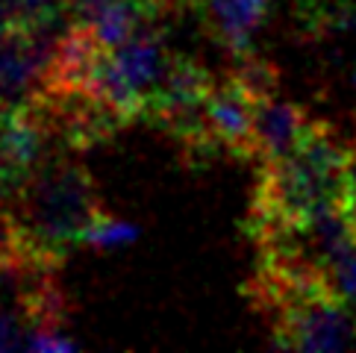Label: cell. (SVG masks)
<instances>
[{"instance_id":"cell-1","label":"cell","mask_w":356,"mask_h":353,"mask_svg":"<svg viewBox=\"0 0 356 353\" xmlns=\"http://www.w3.org/2000/svg\"><path fill=\"white\" fill-rule=\"evenodd\" d=\"M3 206L15 227V247L56 265L74 245H83V236L106 215L92 174L59 154L50 156Z\"/></svg>"},{"instance_id":"cell-2","label":"cell","mask_w":356,"mask_h":353,"mask_svg":"<svg viewBox=\"0 0 356 353\" xmlns=\"http://www.w3.org/2000/svg\"><path fill=\"white\" fill-rule=\"evenodd\" d=\"M341 176L345 150L324 121H312L295 154L259 165L248 230L262 242L280 230L307 224L330 206H339Z\"/></svg>"},{"instance_id":"cell-3","label":"cell","mask_w":356,"mask_h":353,"mask_svg":"<svg viewBox=\"0 0 356 353\" xmlns=\"http://www.w3.org/2000/svg\"><path fill=\"white\" fill-rule=\"evenodd\" d=\"M259 100L262 97L238 74L215 80L207 100V115L218 150L238 159H253V124H257Z\"/></svg>"},{"instance_id":"cell-4","label":"cell","mask_w":356,"mask_h":353,"mask_svg":"<svg viewBox=\"0 0 356 353\" xmlns=\"http://www.w3.org/2000/svg\"><path fill=\"white\" fill-rule=\"evenodd\" d=\"M109 56L115 62V71L121 74L124 85L130 88V95L138 100L142 118H145L147 104L156 97L159 85L165 83V74L171 68L174 54H168L159 35L142 24L124 44L112 47Z\"/></svg>"},{"instance_id":"cell-5","label":"cell","mask_w":356,"mask_h":353,"mask_svg":"<svg viewBox=\"0 0 356 353\" xmlns=\"http://www.w3.org/2000/svg\"><path fill=\"white\" fill-rule=\"evenodd\" d=\"M312 118L300 106L289 100L262 97L257 109V124H253V159L259 162H277L286 159L298 150V145L307 136Z\"/></svg>"},{"instance_id":"cell-6","label":"cell","mask_w":356,"mask_h":353,"mask_svg":"<svg viewBox=\"0 0 356 353\" xmlns=\"http://www.w3.org/2000/svg\"><path fill=\"white\" fill-rule=\"evenodd\" d=\"M44 85V68L21 27L0 39V109H21Z\"/></svg>"},{"instance_id":"cell-7","label":"cell","mask_w":356,"mask_h":353,"mask_svg":"<svg viewBox=\"0 0 356 353\" xmlns=\"http://www.w3.org/2000/svg\"><path fill=\"white\" fill-rule=\"evenodd\" d=\"M324 277L330 288L356 309V242H350L345 250H339V254L327 262L324 268Z\"/></svg>"},{"instance_id":"cell-8","label":"cell","mask_w":356,"mask_h":353,"mask_svg":"<svg viewBox=\"0 0 356 353\" xmlns=\"http://www.w3.org/2000/svg\"><path fill=\"white\" fill-rule=\"evenodd\" d=\"M71 0H9V12H12V24L15 27H33L42 24L54 15L68 12Z\"/></svg>"},{"instance_id":"cell-9","label":"cell","mask_w":356,"mask_h":353,"mask_svg":"<svg viewBox=\"0 0 356 353\" xmlns=\"http://www.w3.org/2000/svg\"><path fill=\"white\" fill-rule=\"evenodd\" d=\"M138 230L133 224L118 221V218H109V212L100 218L92 230L83 236V245H95V247H121V245H130L136 242Z\"/></svg>"},{"instance_id":"cell-10","label":"cell","mask_w":356,"mask_h":353,"mask_svg":"<svg viewBox=\"0 0 356 353\" xmlns=\"http://www.w3.org/2000/svg\"><path fill=\"white\" fill-rule=\"evenodd\" d=\"M341 212L356 233V138L345 147V176H341Z\"/></svg>"},{"instance_id":"cell-11","label":"cell","mask_w":356,"mask_h":353,"mask_svg":"<svg viewBox=\"0 0 356 353\" xmlns=\"http://www.w3.org/2000/svg\"><path fill=\"white\" fill-rule=\"evenodd\" d=\"M12 245H15V227H12V218H9V209L0 204V256L9 254Z\"/></svg>"},{"instance_id":"cell-12","label":"cell","mask_w":356,"mask_h":353,"mask_svg":"<svg viewBox=\"0 0 356 353\" xmlns=\"http://www.w3.org/2000/svg\"><path fill=\"white\" fill-rule=\"evenodd\" d=\"M9 30H15V24H12V12H9V0H0V39H3Z\"/></svg>"},{"instance_id":"cell-13","label":"cell","mask_w":356,"mask_h":353,"mask_svg":"<svg viewBox=\"0 0 356 353\" xmlns=\"http://www.w3.org/2000/svg\"><path fill=\"white\" fill-rule=\"evenodd\" d=\"M138 3H142V6L150 12V15H156V12H162L165 6H171L174 0H138Z\"/></svg>"},{"instance_id":"cell-14","label":"cell","mask_w":356,"mask_h":353,"mask_svg":"<svg viewBox=\"0 0 356 353\" xmlns=\"http://www.w3.org/2000/svg\"><path fill=\"white\" fill-rule=\"evenodd\" d=\"M0 121H3V109H0Z\"/></svg>"},{"instance_id":"cell-15","label":"cell","mask_w":356,"mask_h":353,"mask_svg":"<svg viewBox=\"0 0 356 353\" xmlns=\"http://www.w3.org/2000/svg\"><path fill=\"white\" fill-rule=\"evenodd\" d=\"M353 85H356V77H353Z\"/></svg>"}]
</instances>
